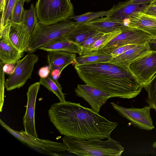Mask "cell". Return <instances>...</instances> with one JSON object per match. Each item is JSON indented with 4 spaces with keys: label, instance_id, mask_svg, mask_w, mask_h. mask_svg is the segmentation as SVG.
Returning <instances> with one entry per match:
<instances>
[{
    "label": "cell",
    "instance_id": "35",
    "mask_svg": "<svg viewBox=\"0 0 156 156\" xmlns=\"http://www.w3.org/2000/svg\"><path fill=\"white\" fill-rule=\"evenodd\" d=\"M50 71V68L48 65L41 67L38 72L40 78H45L47 77L49 75Z\"/></svg>",
    "mask_w": 156,
    "mask_h": 156
},
{
    "label": "cell",
    "instance_id": "40",
    "mask_svg": "<svg viewBox=\"0 0 156 156\" xmlns=\"http://www.w3.org/2000/svg\"><path fill=\"white\" fill-rule=\"evenodd\" d=\"M149 5H150L156 6V0H154L152 1Z\"/></svg>",
    "mask_w": 156,
    "mask_h": 156
},
{
    "label": "cell",
    "instance_id": "13",
    "mask_svg": "<svg viewBox=\"0 0 156 156\" xmlns=\"http://www.w3.org/2000/svg\"><path fill=\"white\" fill-rule=\"evenodd\" d=\"M41 84L35 83L29 87L27 93V104L25 113L23 118L25 131L34 137H38L34 121L35 109L36 99Z\"/></svg>",
    "mask_w": 156,
    "mask_h": 156
},
{
    "label": "cell",
    "instance_id": "6",
    "mask_svg": "<svg viewBox=\"0 0 156 156\" xmlns=\"http://www.w3.org/2000/svg\"><path fill=\"white\" fill-rule=\"evenodd\" d=\"M39 60L37 55L28 54L20 60L15 65L13 72L5 82L6 90L10 91L23 86L31 78L35 64Z\"/></svg>",
    "mask_w": 156,
    "mask_h": 156
},
{
    "label": "cell",
    "instance_id": "4",
    "mask_svg": "<svg viewBox=\"0 0 156 156\" xmlns=\"http://www.w3.org/2000/svg\"><path fill=\"white\" fill-rule=\"evenodd\" d=\"M76 24L74 21L69 19L49 25L38 21L30 35L29 46L25 51L32 54L42 46L65 37Z\"/></svg>",
    "mask_w": 156,
    "mask_h": 156
},
{
    "label": "cell",
    "instance_id": "10",
    "mask_svg": "<svg viewBox=\"0 0 156 156\" xmlns=\"http://www.w3.org/2000/svg\"><path fill=\"white\" fill-rule=\"evenodd\" d=\"M0 124L15 137L31 147H36L46 151L62 152L67 150V147L64 142H57L47 140L40 139L29 134L25 131L15 130L10 127L1 119H0Z\"/></svg>",
    "mask_w": 156,
    "mask_h": 156
},
{
    "label": "cell",
    "instance_id": "5",
    "mask_svg": "<svg viewBox=\"0 0 156 156\" xmlns=\"http://www.w3.org/2000/svg\"><path fill=\"white\" fill-rule=\"evenodd\" d=\"M35 8L38 21L46 25L56 23L74 15L69 0H37Z\"/></svg>",
    "mask_w": 156,
    "mask_h": 156
},
{
    "label": "cell",
    "instance_id": "15",
    "mask_svg": "<svg viewBox=\"0 0 156 156\" xmlns=\"http://www.w3.org/2000/svg\"><path fill=\"white\" fill-rule=\"evenodd\" d=\"M124 23L128 27L140 29L156 37V22L151 16L141 11L133 13Z\"/></svg>",
    "mask_w": 156,
    "mask_h": 156
},
{
    "label": "cell",
    "instance_id": "22",
    "mask_svg": "<svg viewBox=\"0 0 156 156\" xmlns=\"http://www.w3.org/2000/svg\"><path fill=\"white\" fill-rule=\"evenodd\" d=\"M122 31L121 30H116L112 32L104 34L92 46L82 51L79 55H93L98 53L100 49L119 34Z\"/></svg>",
    "mask_w": 156,
    "mask_h": 156
},
{
    "label": "cell",
    "instance_id": "24",
    "mask_svg": "<svg viewBox=\"0 0 156 156\" xmlns=\"http://www.w3.org/2000/svg\"><path fill=\"white\" fill-rule=\"evenodd\" d=\"M112 57L110 54L99 51L96 54L82 55L76 57V61L77 64L98 63L107 62Z\"/></svg>",
    "mask_w": 156,
    "mask_h": 156
},
{
    "label": "cell",
    "instance_id": "8",
    "mask_svg": "<svg viewBox=\"0 0 156 156\" xmlns=\"http://www.w3.org/2000/svg\"><path fill=\"white\" fill-rule=\"evenodd\" d=\"M128 68L143 87L156 73V51H150L136 58Z\"/></svg>",
    "mask_w": 156,
    "mask_h": 156
},
{
    "label": "cell",
    "instance_id": "3",
    "mask_svg": "<svg viewBox=\"0 0 156 156\" xmlns=\"http://www.w3.org/2000/svg\"><path fill=\"white\" fill-rule=\"evenodd\" d=\"M62 140L69 153L79 156H120L124 149L120 143L111 138L102 140H83L65 136Z\"/></svg>",
    "mask_w": 156,
    "mask_h": 156
},
{
    "label": "cell",
    "instance_id": "27",
    "mask_svg": "<svg viewBox=\"0 0 156 156\" xmlns=\"http://www.w3.org/2000/svg\"><path fill=\"white\" fill-rule=\"evenodd\" d=\"M143 88L147 93L146 102L151 108L156 111V73Z\"/></svg>",
    "mask_w": 156,
    "mask_h": 156
},
{
    "label": "cell",
    "instance_id": "34",
    "mask_svg": "<svg viewBox=\"0 0 156 156\" xmlns=\"http://www.w3.org/2000/svg\"><path fill=\"white\" fill-rule=\"evenodd\" d=\"M141 12L150 16L156 17V6L148 5Z\"/></svg>",
    "mask_w": 156,
    "mask_h": 156
},
{
    "label": "cell",
    "instance_id": "25",
    "mask_svg": "<svg viewBox=\"0 0 156 156\" xmlns=\"http://www.w3.org/2000/svg\"><path fill=\"white\" fill-rule=\"evenodd\" d=\"M38 21L35 6L33 3H32L29 9L24 10L22 14L21 23L26 27L31 35Z\"/></svg>",
    "mask_w": 156,
    "mask_h": 156
},
{
    "label": "cell",
    "instance_id": "14",
    "mask_svg": "<svg viewBox=\"0 0 156 156\" xmlns=\"http://www.w3.org/2000/svg\"><path fill=\"white\" fill-rule=\"evenodd\" d=\"M148 5L134 4L131 0L120 2L113 5L107 16L113 21L124 23L133 13L142 11Z\"/></svg>",
    "mask_w": 156,
    "mask_h": 156
},
{
    "label": "cell",
    "instance_id": "12",
    "mask_svg": "<svg viewBox=\"0 0 156 156\" xmlns=\"http://www.w3.org/2000/svg\"><path fill=\"white\" fill-rule=\"evenodd\" d=\"M47 59L50 74L55 79H58L62 70L68 65L77 64L75 53L62 51H49Z\"/></svg>",
    "mask_w": 156,
    "mask_h": 156
},
{
    "label": "cell",
    "instance_id": "1",
    "mask_svg": "<svg viewBox=\"0 0 156 156\" xmlns=\"http://www.w3.org/2000/svg\"><path fill=\"white\" fill-rule=\"evenodd\" d=\"M48 112L50 121L60 134L79 139H109L118 125L79 103H55Z\"/></svg>",
    "mask_w": 156,
    "mask_h": 156
},
{
    "label": "cell",
    "instance_id": "11",
    "mask_svg": "<svg viewBox=\"0 0 156 156\" xmlns=\"http://www.w3.org/2000/svg\"><path fill=\"white\" fill-rule=\"evenodd\" d=\"M74 90L76 95L83 98L97 113L107 100L112 98L110 94L87 84H78Z\"/></svg>",
    "mask_w": 156,
    "mask_h": 156
},
{
    "label": "cell",
    "instance_id": "7",
    "mask_svg": "<svg viewBox=\"0 0 156 156\" xmlns=\"http://www.w3.org/2000/svg\"><path fill=\"white\" fill-rule=\"evenodd\" d=\"M154 37H155L142 30L128 27L99 51L110 54L113 51L120 47L129 44H144Z\"/></svg>",
    "mask_w": 156,
    "mask_h": 156
},
{
    "label": "cell",
    "instance_id": "41",
    "mask_svg": "<svg viewBox=\"0 0 156 156\" xmlns=\"http://www.w3.org/2000/svg\"><path fill=\"white\" fill-rule=\"evenodd\" d=\"M152 146L153 147L156 148V141L153 143Z\"/></svg>",
    "mask_w": 156,
    "mask_h": 156
},
{
    "label": "cell",
    "instance_id": "19",
    "mask_svg": "<svg viewBox=\"0 0 156 156\" xmlns=\"http://www.w3.org/2000/svg\"><path fill=\"white\" fill-rule=\"evenodd\" d=\"M98 32L87 23H77L65 37L69 41L80 45Z\"/></svg>",
    "mask_w": 156,
    "mask_h": 156
},
{
    "label": "cell",
    "instance_id": "31",
    "mask_svg": "<svg viewBox=\"0 0 156 156\" xmlns=\"http://www.w3.org/2000/svg\"><path fill=\"white\" fill-rule=\"evenodd\" d=\"M4 64L0 62V80L1 87V99H0V108L1 112L2 111V107L4 103V89L5 87V72L3 69V66Z\"/></svg>",
    "mask_w": 156,
    "mask_h": 156
},
{
    "label": "cell",
    "instance_id": "29",
    "mask_svg": "<svg viewBox=\"0 0 156 156\" xmlns=\"http://www.w3.org/2000/svg\"><path fill=\"white\" fill-rule=\"evenodd\" d=\"M24 4L23 0H17L12 11L11 22L16 23H21L22 14L24 10Z\"/></svg>",
    "mask_w": 156,
    "mask_h": 156
},
{
    "label": "cell",
    "instance_id": "21",
    "mask_svg": "<svg viewBox=\"0 0 156 156\" xmlns=\"http://www.w3.org/2000/svg\"><path fill=\"white\" fill-rule=\"evenodd\" d=\"M86 23L97 31L104 34L122 30L128 27L124 23L113 21L107 16L98 18Z\"/></svg>",
    "mask_w": 156,
    "mask_h": 156
},
{
    "label": "cell",
    "instance_id": "33",
    "mask_svg": "<svg viewBox=\"0 0 156 156\" xmlns=\"http://www.w3.org/2000/svg\"><path fill=\"white\" fill-rule=\"evenodd\" d=\"M11 25V22L10 21L0 29V39H9V34Z\"/></svg>",
    "mask_w": 156,
    "mask_h": 156
},
{
    "label": "cell",
    "instance_id": "20",
    "mask_svg": "<svg viewBox=\"0 0 156 156\" xmlns=\"http://www.w3.org/2000/svg\"><path fill=\"white\" fill-rule=\"evenodd\" d=\"M39 49L48 52L62 51L76 53L79 55L82 51L80 45L69 41L65 37L53 41L41 47Z\"/></svg>",
    "mask_w": 156,
    "mask_h": 156
},
{
    "label": "cell",
    "instance_id": "23",
    "mask_svg": "<svg viewBox=\"0 0 156 156\" xmlns=\"http://www.w3.org/2000/svg\"><path fill=\"white\" fill-rule=\"evenodd\" d=\"M58 79L53 78L49 74L45 78H40L39 82L50 91L55 94L60 102L65 101V94L62 92V88L58 81Z\"/></svg>",
    "mask_w": 156,
    "mask_h": 156
},
{
    "label": "cell",
    "instance_id": "26",
    "mask_svg": "<svg viewBox=\"0 0 156 156\" xmlns=\"http://www.w3.org/2000/svg\"><path fill=\"white\" fill-rule=\"evenodd\" d=\"M109 10L97 12H88L85 13L73 16L68 19L74 21L76 24L86 23L100 17L108 15Z\"/></svg>",
    "mask_w": 156,
    "mask_h": 156
},
{
    "label": "cell",
    "instance_id": "9",
    "mask_svg": "<svg viewBox=\"0 0 156 156\" xmlns=\"http://www.w3.org/2000/svg\"><path fill=\"white\" fill-rule=\"evenodd\" d=\"M110 103L119 114L126 118L135 127L147 130L154 128L150 113L151 108L149 106L146 105L142 108H127L112 102Z\"/></svg>",
    "mask_w": 156,
    "mask_h": 156
},
{
    "label": "cell",
    "instance_id": "42",
    "mask_svg": "<svg viewBox=\"0 0 156 156\" xmlns=\"http://www.w3.org/2000/svg\"><path fill=\"white\" fill-rule=\"evenodd\" d=\"M31 0H23V2L24 3L25 2L28 3L30 2Z\"/></svg>",
    "mask_w": 156,
    "mask_h": 156
},
{
    "label": "cell",
    "instance_id": "16",
    "mask_svg": "<svg viewBox=\"0 0 156 156\" xmlns=\"http://www.w3.org/2000/svg\"><path fill=\"white\" fill-rule=\"evenodd\" d=\"M30 35L22 23L11 22L9 38L13 45L20 52L26 51L29 46Z\"/></svg>",
    "mask_w": 156,
    "mask_h": 156
},
{
    "label": "cell",
    "instance_id": "32",
    "mask_svg": "<svg viewBox=\"0 0 156 156\" xmlns=\"http://www.w3.org/2000/svg\"><path fill=\"white\" fill-rule=\"evenodd\" d=\"M136 46L135 45L129 44L122 46L113 51L110 54L112 56V57H115Z\"/></svg>",
    "mask_w": 156,
    "mask_h": 156
},
{
    "label": "cell",
    "instance_id": "37",
    "mask_svg": "<svg viewBox=\"0 0 156 156\" xmlns=\"http://www.w3.org/2000/svg\"><path fill=\"white\" fill-rule=\"evenodd\" d=\"M148 43L150 51H156V37L151 39Z\"/></svg>",
    "mask_w": 156,
    "mask_h": 156
},
{
    "label": "cell",
    "instance_id": "43",
    "mask_svg": "<svg viewBox=\"0 0 156 156\" xmlns=\"http://www.w3.org/2000/svg\"></svg>",
    "mask_w": 156,
    "mask_h": 156
},
{
    "label": "cell",
    "instance_id": "38",
    "mask_svg": "<svg viewBox=\"0 0 156 156\" xmlns=\"http://www.w3.org/2000/svg\"><path fill=\"white\" fill-rule=\"evenodd\" d=\"M134 4H149L154 0H131Z\"/></svg>",
    "mask_w": 156,
    "mask_h": 156
},
{
    "label": "cell",
    "instance_id": "39",
    "mask_svg": "<svg viewBox=\"0 0 156 156\" xmlns=\"http://www.w3.org/2000/svg\"><path fill=\"white\" fill-rule=\"evenodd\" d=\"M7 1V0H0V12L1 14L5 10Z\"/></svg>",
    "mask_w": 156,
    "mask_h": 156
},
{
    "label": "cell",
    "instance_id": "2",
    "mask_svg": "<svg viewBox=\"0 0 156 156\" xmlns=\"http://www.w3.org/2000/svg\"><path fill=\"white\" fill-rule=\"evenodd\" d=\"M82 80L86 84L110 94L112 98H133L140 94L143 88L128 67L112 64L109 71Z\"/></svg>",
    "mask_w": 156,
    "mask_h": 156
},
{
    "label": "cell",
    "instance_id": "28",
    "mask_svg": "<svg viewBox=\"0 0 156 156\" xmlns=\"http://www.w3.org/2000/svg\"><path fill=\"white\" fill-rule=\"evenodd\" d=\"M17 0H7L3 12L1 14L0 29L10 21L13 8Z\"/></svg>",
    "mask_w": 156,
    "mask_h": 156
},
{
    "label": "cell",
    "instance_id": "30",
    "mask_svg": "<svg viewBox=\"0 0 156 156\" xmlns=\"http://www.w3.org/2000/svg\"><path fill=\"white\" fill-rule=\"evenodd\" d=\"M104 33L98 32L87 38L86 40L80 44L82 51L87 49L92 46L94 43L101 37Z\"/></svg>",
    "mask_w": 156,
    "mask_h": 156
},
{
    "label": "cell",
    "instance_id": "17",
    "mask_svg": "<svg viewBox=\"0 0 156 156\" xmlns=\"http://www.w3.org/2000/svg\"><path fill=\"white\" fill-rule=\"evenodd\" d=\"M150 51L147 42L144 44L137 45L117 56L112 57L107 62L127 68L133 61Z\"/></svg>",
    "mask_w": 156,
    "mask_h": 156
},
{
    "label": "cell",
    "instance_id": "36",
    "mask_svg": "<svg viewBox=\"0 0 156 156\" xmlns=\"http://www.w3.org/2000/svg\"><path fill=\"white\" fill-rule=\"evenodd\" d=\"M15 66V65L7 63L4 64L3 66V69L5 73L8 74L10 75L14 71Z\"/></svg>",
    "mask_w": 156,
    "mask_h": 156
},
{
    "label": "cell",
    "instance_id": "18",
    "mask_svg": "<svg viewBox=\"0 0 156 156\" xmlns=\"http://www.w3.org/2000/svg\"><path fill=\"white\" fill-rule=\"evenodd\" d=\"M22 53L13 45L9 39H0V59L1 62L4 64L15 65L21 58Z\"/></svg>",
    "mask_w": 156,
    "mask_h": 156
}]
</instances>
